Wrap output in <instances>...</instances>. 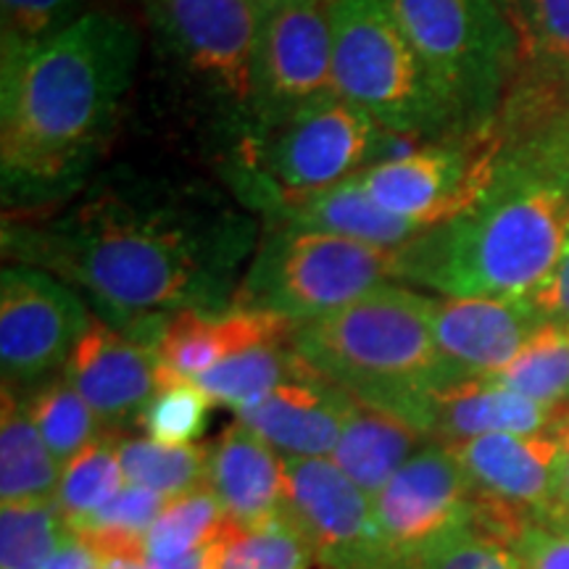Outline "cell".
Returning <instances> with one entry per match:
<instances>
[{"label":"cell","mask_w":569,"mask_h":569,"mask_svg":"<svg viewBox=\"0 0 569 569\" xmlns=\"http://www.w3.org/2000/svg\"><path fill=\"white\" fill-rule=\"evenodd\" d=\"M430 306L432 298L386 282L332 315L296 325L290 343L332 386L430 438L436 396L457 382L432 336Z\"/></svg>","instance_id":"cell-4"},{"label":"cell","mask_w":569,"mask_h":569,"mask_svg":"<svg viewBox=\"0 0 569 569\" xmlns=\"http://www.w3.org/2000/svg\"><path fill=\"white\" fill-rule=\"evenodd\" d=\"M498 6L517 42L515 77L569 88V0H498Z\"/></svg>","instance_id":"cell-26"},{"label":"cell","mask_w":569,"mask_h":569,"mask_svg":"<svg viewBox=\"0 0 569 569\" xmlns=\"http://www.w3.org/2000/svg\"><path fill=\"white\" fill-rule=\"evenodd\" d=\"M127 486L117 443L111 438L96 440L63 467L56 507L61 509L67 525L80 522L111 501Z\"/></svg>","instance_id":"cell-33"},{"label":"cell","mask_w":569,"mask_h":569,"mask_svg":"<svg viewBox=\"0 0 569 569\" xmlns=\"http://www.w3.org/2000/svg\"><path fill=\"white\" fill-rule=\"evenodd\" d=\"M63 467L48 451L24 398L3 386L0 411V501L3 507L56 503Z\"/></svg>","instance_id":"cell-24"},{"label":"cell","mask_w":569,"mask_h":569,"mask_svg":"<svg viewBox=\"0 0 569 569\" xmlns=\"http://www.w3.org/2000/svg\"><path fill=\"white\" fill-rule=\"evenodd\" d=\"M559 415V407H543L490 380H465L436 396L430 438L443 446H457L498 432L538 436L551 430Z\"/></svg>","instance_id":"cell-22"},{"label":"cell","mask_w":569,"mask_h":569,"mask_svg":"<svg viewBox=\"0 0 569 569\" xmlns=\"http://www.w3.org/2000/svg\"><path fill=\"white\" fill-rule=\"evenodd\" d=\"M227 515L209 488L172 498L146 536V561H169L213 543L224 530Z\"/></svg>","instance_id":"cell-32"},{"label":"cell","mask_w":569,"mask_h":569,"mask_svg":"<svg viewBox=\"0 0 569 569\" xmlns=\"http://www.w3.org/2000/svg\"><path fill=\"white\" fill-rule=\"evenodd\" d=\"M386 132L365 109L327 92L259 132L256 172L282 190L330 188L377 161Z\"/></svg>","instance_id":"cell-9"},{"label":"cell","mask_w":569,"mask_h":569,"mask_svg":"<svg viewBox=\"0 0 569 569\" xmlns=\"http://www.w3.org/2000/svg\"><path fill=\"white\" fill-rule=\"evenodd\" d=\"M169 53L219 101L251 113L259 0H151Z\"/></svg>","instance_id":"cell-12"},{"label":"cell","mask_w":569,"mask_h":569,"mask_svg":"<svg viewBox=\"0 0 569 569\" xmlns=\"http://www.w3.org/2000/svg\"><path fill=\"white\" fill-rule=\"evenodd\" d=\"M493 130L475 140H432L403 159L361 172L382 209L430 230L478 198L493 172Z\"/></svg>","instance_id":"cell-13"},{"label":"cell","mask_w":569,"mask_h":569,"mask_svg":"<svg viewBox=\"0 0 569 569\" xmlns=\"http://www.w3.org/2000/svg\"><path fill=\"white\" fill-rule=\"evenodd\" d=\"M553 430L559 432L561 440V457H559V475H557V490H553L551 511L546 517H569V411H561Z\"/></svg>","instance_id":"cell-41"},{"label":"cell","mask_w":569,"mask_h":569,"mask_svg":"<svg viewBox=\"0 0 569 569\" xmlns=\"http://www.w3.org/2000/svg\"><path fill=\"white\" fill-rule=\"evenodd\" d=\"M27 407L38 425L48 451L61 467L80 457L84 448L96 443L101 432V419L88 407V401L77 393L67 377L48 380L27 398Z\"/></svg>","instance_id":"cell-31"},{"label":"cell","mask_w":569,"mask_h":569,"mask_svg":"<svg viewBox=\"0 0 569 569\" xmlns=\"http://www.w3.org/2000/svg\"><path fill=\"white\" fill-rule=\"evenodd\" d=\"M311 372L315 369L298 356L290 340H277V343H261L227 356L193 382L211 401L240 411L264 401L284 382Z\"/></svg>","instance_id":"cell-25"},{"label":"cell","mask_w":569,"mask_h":569,"mask_svg":"<svg viewBox=\"0 0 569 569\" xmlns=\"http://www.w3.org/2000/svg\"><path fill=\"white\" fill-rule=\"evenodd\" d=\"M496 386L515 390V393L559 407L569 398V325L543 322L532 332L515 359L490 377Z\"/></svg>","instance_id":"cell-28"},{"label":"cell","mask_w":569,"mask_h":569,"mask_svg":"<svg viewBox=\"0 0 569 569\" xmlns=\"http://www.w3.org/2000/svg\"><path fill=\"white\" fill-rule=\"evenodd\" d=\"M425 438V432H419L407 419L353 398L330 459L369 498H375L393 480L398 469L422 448Z\"/></svg>","instance_id":"cell-23"},{"label":"cell","mask_w":569,"mask_h":569,"mask_svg":"<svg viewBox=\"0 0 569 569\" xmlns=\"http://www.w3.org/2000/svg\"><path fill=\"white\" fill-rule=\"evenodd\" d=\"M206 488L222 503L234 528H261L280 517L282 457L240 419L224 427L209 448Z\"/></svg>","instance_id":"cell-21"},{"label":"cell","mask_w":569,"mask_h":569,"mask_svg":"<svg viewBox=\"0 0 569 569\" xmlns=\"http://www.w3.org/2000/svg\"><path fill=\"white\" fill-rule=\"evenodd\" d=\"M253 227L217 203L101 190L46 222H6L17 264L80 284L113 330L156 351L177 311L234 306Z\"/></svg>","instance_id":"cell-1"},{"label":"cell","mask_w":569,"mask_h":569,"mask_svg":"<svg viewBox=\"0 0 569 569\" xmlns=\"http://www.w3.org/2000/svg\"><path fill=\"white\" fill-rule=\"evenodd\" d=\"M103 569H153L146 559L134 557H106Z\"/></svg>","instance_id":"cell-43"},{"label":"cell","mask_w":569,"mask_h":569,"mask_svg":"<svg viewBox=\"0 0 569 569\" xmlns=\"http://www.w3.org/2000/svg\"><path fill=\"white\" fill-rule=\"evenodd\" d=\"M528 303L543 322L569 325V248L553 272L528 296Z\"/></svg>","instance_id":"cell-39"},{"label":"cell","mask_w":569,"mask_h":569,"mask_svg":"<svg viewBox=\"0 0 569 569\" xmlns=\"http://www.w3.org/2000/svg\"><path fill=\"white\" fill-rule=\"evenodd\" d=\"M169 498L156 493L151 488L127 486L111 498L106 507L92 511L90 517L69 525L77 536L90 540L106 557H134L146 559V536L153 528L156 519L167 509Z\"/></svg>","instance_id":"cell-29"},{"label":"cell","mask_w":569,"mask_h":569,"mask_svg":"<svg viewBox=\"0 0 569 569\" xmlns=\"http://www.w3.org/2000/svg\"><path fill=\"white\" fill-rule=\"evenodd\" d=\"M448 106L457 140L493 130L517 71L498 0H386Z\"/></svg>","instance_id":"cell-5"},{"label":"cell","mask_w":569,"mask_h":569,"mask_svg":"<svg viewBox=\"0 0 569 569\" xmlns=\"http://www.w3.org/2000/svg\"><path fill=\"white\" fill-rule=\"evenodd\" d=\"M90 327L84 303L67 282L34 267L0 274V367L6 388H32L67 369Z\"/></svg>","instance_id":"cell-11"},{"label":"cell","mask_w":569,"mask_h":569,"mask_svg":"<svg viewBox=\"0 0 569 569\" xmlns=\"http://www.w3.org/2000/svg\"><path fill=\"white\" fill-rule=\"evenodd\" d=\"M280 511L325 569H396L372 498L332 459L282 457Z\"/></svg>","instance_id":"cell-10"},{"label":"cell","mask_w":569,"mask_h":569,"mask_svg":"<svg viewBox=\"0 0 569 569\" xmlns=\"http://www.w3.org/2000/svg\"><path fill=\"white\" fill-rule=\"evenodd\" d=\"M167 375L156 351L106 322H90L63 369V377L109 430L140 422Z\"/></svg>","instance_id":"cell-17"},{"label":"cell","mask_w":569,"mask_h":569,"mask_svg":"<svg viewBox=\"0 0 569 569\" xmlns=\"http://www.w3.org/2000/svg\"><path fill=\"white\" fill-rule=\"evenodd\" d=\"M106 553H101L90 540L77 536L74 530H69L63 536L59 551L53 553L48 569H103Z\"/></svg>","instance_id":"cell-40"},{"label":"cell","mask_w":569,"mask_h":569,"mask_svg":"<svg viewBox=\"0 0 569 569\" xmlns=\"http://www.w3.org/2000/svg\"><path fill=\"white\" fill-rule=\"evenodd\" d=\"M396 251L338 234L274 224L240 277L234 306L293 325L327 317L396 280Z\"/></svg>","instance_id":"cell-7"},{"label":"cell","mask_w":569,"mask_h":569,"mask_svg":"<svg viewBox=\"0 0 569 569\" xmlns=\"http://www.w3.org/2000/svg\"><path fill=\"white\" fill-rule=\"evenodd\" d=\"M475 493L509 511L528 509L532 517L551 511L557 490L561 440L559 432L538 436H482L451 446Z\"/></svg>","instance_id":"cell-18"},{"label":"cell","mask_w":569,"mask_h":569,"mask_svg":"<svg viewBox=\"0 0 569 569\" xmlns=\"http://www.w3.org/2000/svg\"><path fill=\"white\" fill-rule=\"evenodd\" d=\"M296 325L267 311L232 306L227 311H177L163 327L156 356L169 375L196 380L227 356L261 343L290 340Z\"/></svg>","instance_id":"cell-20"},{"label":"cell","mask_w":569,"mask_h":569,"mask_svg":"<svg viewBox=\"0 0 569 569\" xmlns=\"http://www.w3.org/2000/svg\"><path fill=\"white\" fill-rule=\"evenodd\" d=\"M119 461L132 486L151 488L163 498H180L206 488L209 480V448L169 446L153 438H119Z\"/></svg>","instance_id":"cell-27"},{"label":"cell","mask_w":569,"mask_h":569,"mask_svg":"<svg viewBox=\"0 0 569 569\" xmlns=\"http://www.w3.org/2000/svg\"><path fill=\"white\" fill-rule=\"evenodd\" d=\"M211 546H203L193 553H184V557L169 559V561H148L153 569H211Z\"/></svg>","instance_id":"cell-42"},{"label":"cell","mask_w":569,"mask_h":569,"mask_svg":"<svg viewBox=\"0 0 569 569\" xmlns=\"http://www.w3.org/2000/svg\"><path fill=\"white\" fill-rule=\"evenodd\" d=\"M88 0H0L3 48L38 46L80 21Z\"/></svg>","instance_id":"cell-37"},{"label":"cell","mask_w":569,"mask_h":569,"mask_svg":"<svg viewBox=\"0 0 569 569\" xmlns=\"http://www.w3.org/2000/svg\"><path fill=\"white\" fill-rule=\"evenodd\" d=\"M396 569L446 532L475 522V490L451 446H422L372 498Z\"/></svg>","instance_id":"cell-14"},{"label":"cell","mask_w":569,"mask_h":569,"mask_svg":"<svg viewBox=\"0 0 569 569\" xmlns=\"http://www.w3.org/2000/svg\"><path fill=\"white\" fill-rule=\"evenodd\" d=\"M353 398L311 372L284 382L264 401L234 411L280 457L330 459L343 432Z\"/></svg>","instance_id":"cell-19"},{"label":"cell","mask_w":569,"mask_h":569,"mask_svg":"<svg viewBox=\"0 0 569 569\" xmlns=\"http://www.w3.org/2000/svg\"><path fill=\"white\" fill-rule=\"evenodd\" d=\"M509 543L519 569H569V517H530Z\"/></svg>","instance_id":"cell-38"},{"label":"cell","mask_w":569,"mask_h":569,"mask_svg":"<svg viewBox=\"0 0 569 569\" xmlns=\"http://www.w3.org/2000/svg\"><path fill=\"white\" fill-rule=\"evenodd\" d=\"M327 92H336L330 0H259L248 113L256 130H272Z\"/></svg>","instance_id":"cell-8"},{"label":"cell","mask_w":569,"mask_h":569,"mask_svg":"<svg viewBox=\"0 0 569 569\" xmlns=\"http://www.w3.org/2000/svg\"><path fill=\"white\" fill-rule=\"evenodd\" d=\"M69 532L56 503L0 509V569H48Z\"/></svg>","instance_id":"cell-34"},{"label":"cell","mask_w":569,"mask_h":569,"mask_svg":"<svg viewBox=\"0 0 569 569\" xmlns=\"http://www.w3.org/2000/svg\"><path fill=\"white\" fill-rule=\"evenodd\" d=\"M240 182L248 206L267 211L274 224L338 234L380 248H403L427 230L382 209L367 193L361 174L319 190H282L256 169H243Z\"/></svg>","instance_id":"cell-15"},{"label":"cell","mask_w":569,"mask_h":569,"mask_svg":"<svg viewBox=\"0 0 569 569\" xmlns=\"http://www.w3.org/2000/svg\"><path fill=\"white\" fill-rule=\"evenodd\" d=\"M332 90L382 130L457 140L436 82L386 0H330Z\"/></svg>","instance_id":"cell-6"},{"label":"cell","mask_w":569,"mask_h":569,"mask_svg":"<svg viewBox=\"0 0 569 569\" xmlns=\"http://www.w3.org/2000/svg\"><path fill=\"white\" fill-rule=\"evenodd\" d=\"M211 403V398L193 380L167 375L159 393L148 403L140 425L146 427L148 438L159 440V443L188 446L201 438Z\"/></svg>","instance_id":"cell-35"},{"label":"cell","mask_w":569,"mask_h":569,"mask_svg":"<svg viewBox=\"0 0 569 569\" xmlns=\"http://www.w3.org/2000/svg\"><path fill=\"white\" fill-rule=\"evenodd\" d=\"M430 325L446 367L465 380H490L543 325L528 298H432Z\"/></svg>","instance_id":"cell-16"},{"label":"cell","mask_w":569,"mask_h":569,"mask_svg":"<svg viewBox=\"0 0 569 569\" xmlns=\"http://www.w3.org/2000/svg\"><path fill=\"white\" fill-rule=\"evenodd\" d=\"M315 551L282 515L261 528H234L227 522L211 546V569H311Z\"/></svg>","instance_id":"cell-30"},{"label":"cell","mask_w":569,"mask_h":569,"mask_svg":"<svg viewBox=\"0 0 569 569\" xmlns=\"http://www.w3.org/2000/svg\"><path fill=\"white\" fill-rule=\"evenodd\" d=\"M130 21L88 11L51 40L3 48L0 169L3 201L34 206L71 190L117 122L138 63Z\"/></svg>","instance_id":"cell-2"},{"label":"cell","mask_w":569,"mask_h":569,"mask_svg":"<svg viewBox=\"0 0 569 569\" xmlns=\"http://www.w3.org/2000/svg\"><path fill=\"white\" fill-rule=\"evenodd\" d=\"M569 248V193L509 156L486 190L396 251V280L443 298H528Z\"/></svg>","instance_id":"cell-3"},{"label":"cell","mask_w":569,"mask_h":569,"mask_svg":"<svg viewBox=\"0 0 569 569\" xmlns=\"http://www.w3.org/2000/svg\"><path fill=\"white\" fill-rule=\"evenodd\" d=\"M398 569H519V565L515 553L472 522L446 532Z\"/></svg>","instance_id":"cell-36"}]
</instances>
